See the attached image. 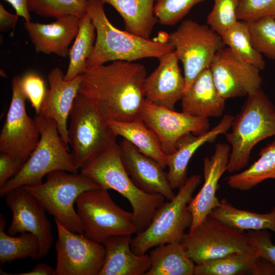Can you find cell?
I'll return each mask as SVG.
<instances>
[{
	"mask_svg": "<svg viewBox=\"0 0 275 275\" xmlns=\"http://www.w3.org/2000/svg\"><path fill=\"white\" fill-rule=\"evenodd\" d=\"M58 238L56 242V275H98L105 257L102 243L84 233L72 232L55 221Z\"/></svg>",
	"mask_w": 275,
	"mask_h": 275,
	"instance_id": "7c38bea8",
	"label": "cell"
},
{
	"mask_svg": "<svg viewBox=\"0 0 275 275\" xmlns=\"http://www.w3.org/2000/svg\"><path fill=\"white\" fill-rule=\"evenodd\" d=\"M275 274V267L255 252H238L195 265V275Z\"/></svg>",
	"mask_w": 275,
	"mask_h": 275,
	"instance_id": "d4e9b609",
	"label": "cell"
},
{
	"mask_svg": "<svg viewBox=\"0 0 275 275\" xmlns=\"http://www.w3.org/2000/svg\"><path fill=\"white\" fill-rule=\"evenodd\" d=\"M181 243L196 265L238 252H255L248 233L208 216Z\"/></svg>",
	"mask_w": 275,
	"mask_h": 275,
	"instance_id": "8fae6325",
	"label": "cell"
},
{
	"mask_svg": "<svg viewBox=\"0 0 275 275\" xmlns=\"http://www.w3.org/2000/svg\"><path fill=\"white\" fill-rule=\"evenodd\" d=\"M209 69L218 93L225 100L261 89L260 70L240 60L227 46L217 52Z\"/></svg>",
	"mask_w": 275,
	"mask_h": 275,
	"instance_id": "2e32d148",
	"label": "cell"
},
{
	"mask_svg": "<svg viewBox=\"0 0 275 275\" xmlns=\"http://www.w3.org/2000/svg\"><path fill=\"white\" fill-rule=\"evenodd\" d=\"M209 216L242 231L270 230L275 234V207L269 212L258 213L238 209L223 199Z\"/></svg>",
	"mask_w": 275,
	"mask_h": 275,
	"instance_id": "f1b7e54d",
	"label": "cell"
},
{
	"mask_svg": "<svg viewBox=\"0 0 275 275\" xmlns=\"http://www.w3.org/2000/svg\"><path fill=\"white\" fill-rule=\"evenodd\" d=\"M80 18L66 15L49 24L25 21L24 28L37 52L64 58L69 54L68 47L77 34Z\"/></svg>",
	"mask_w": 275,
	"mask_h": 275,
	"instance_id": "44dd1931",
	"label": "cell"
},
{
	"mask_svg": "<svg viewBox=\"0 0 275 275\" xmlns=\"http://www.w3.org/2000/svg\"><path fill=\"white\" fill-rule=\"evenodd\" d=\"M17 275H56L55 268L43 263L37 264L31 270L17 273Z\"/></svg>",
	"mask_w": 275,
	"mask_h": 275,
	"instance_id": "ee69618b",
	"label": "cell"
},
{
	"mask_svg": "<svg viewBox=\"0 0 275 275\" xmlns=\"http://www.w3.org/2000/svg\"><path fill=\"white\" fill-rule=\"evenodd\" d=\"M107 123L117 136L130 142L140 152L154 159L164 169L167 167V155L157 136L140 118L131 121Z\"/></svg>",
	"mask_w": 275,
	"mask_h": 275,
	"instance_id": "83f0119b",
	"label": "cell"
},
{
	"mask_svg": "<svg viewBox=\"0 0 275 275\" xmlns=\"http://www.w3.org/2000/svg\"><path fill=\"white\" fill-rule=\"evenodd\" d=\"M21 83L26 98L31 102L36 115H39L48 91L44 80L36 73L28 72L21 77Z\"/></svg>",
	"mask_w": 275,
	"mask_h": 275,
	"instance_id": "f35d334b",
	"label": "cell"
},
{
	"mask_svg": "<svg viewBox=\"0 0 275 275\" xmlns=\"http://www.w3.org/2000/svg\"><path fill=\"white\" fill-rule=\"evenodd\" d=\"M220 35L226 46L240 60L260 70L265 68V62L262 55L252 44L248 22L238 20Z\"/></svg>",
	"mask_w": 275,
	"mask_h": 275,
	"instance_id": "d6a6232c",
	"label": "cell"
},
{
	"mask_svg": "<svg viewBox=\"0 0 275 275\" xmlns=\"http://www.w3.org/2000/svg\"><path fill=\"white\" fill-rule=\"evenodd\" d=\"M79 170L101 188L113 189L127 200L132 208L136 234L148 226L166 199L161 195L145 192L133 182L124 168L117 143Z\"/></svg>",
	"mask_w": 275,
	"mask_h": 275,
	"instance_id": "3957f363",
	"label": "cell"
},
{
	"mask_svg": "<svg viewBox=\"0 0 275 275\" xmlns=\"http://www.w3.org/2000/svg\"><path fill=\"white\" fill-rule=\"evenodd\" d=\"M130 235L110 237L102 244L105 257L98 275H145L151 267L149 255L135 254Z\"/></svg>",
	"mask_w": 275,
	"mask_h": 275,
	"instance_id": "603a6c76",
	"label": "cell"
},
{
	"mask_svg": "<svg viewBox=\"0 0 275 275\" xmlns=\"http://www.w3.org/2000/svg\"><path fill=\"white\" fill-rule=\"evenodd\" d=\"M266 17L275 18V0H240L238 20L250 22Z\"/></svg>",
	"mask_w": 275,
	"mask_h": 275,
	"instance_id": "74e56055",
	"label": "cell"
},
{
	"mask_svg": "<svg viewBox=\"0 0 275 275\" xmlns=\"http://www.w3.org/2000/svg\"><path fill=\"white\" fill-rule=\"evenodd\" d=\"M113 7L122 17L126 31L149 39L158 22L154 14L156 0H99Z\"/></svg>",
	"mask_w": 275,
	"mask_h": 275,
	"instance_id": "484cf974",
	"label": "cell"
},
{
	"mask_svg": "<svg viewBox=\"0 0 275 275\" xmlns=\"http://www.w3.org/2000/svg\"><path fill=\"white\" fill-rule=\"evenodd\" d=\"M248 24L254 48L262 55L275 60V18L263 17Z\"/></svg>",
	"mask_w": 275,
	"mask_h": 275,
	"instance_id": "e575fe53",
	"label": "cell"
},
{
	"mask_svg": "<svg viewBox=\"0 0 275 275\" xmlns=\"http://www.w3.org/2000/svg\"><path fill=\"white\" fill-rule=\"evenodd\" d=\"M54 221L68 230L84 233L83 226L74 204L84 191L101 188L90 178L81 174L55 171L47 175L40 184L24 186Z\"/></svg>",
	"mask_w": 275,
	"mask_h": 275,
	"instance_id": "52a82bcc",
	"label": "cell"
},
{
	"mask_svg": "<svg viewBox=\"0 0 275 275\" xmlns=\"http://www.w3.org/2000/svg\"><path fill=\"white\" fill-rule=\"evenodd\" d=\"M6 204L12 213L8 234L15 236L23 232L34 234L40 243V258L48 253L53 242L51 223L46 210L24 187L20 186L4 196Z\"/></svg>",
	"mask_w": 275,
	"mask_h": 275,
	"instance_id": "9a60e30c",
	"label": "cell"
},
{
	"mask_svg": "<svg viewBox=\"0 0 275 275\" xmlns=\"http://www.w3.org/2000/svg\"><path fill=\"white\" fill-rule=\"evenodd\" d=\"M156 68L147 76L144 82L145 99L155 105L175 109L185 91V79L174 50L158 59Z\"/></svg>",
	"mask_w": 275,
	"mask_h": 275,
	"instance_id": "d6986e66",
	"label": "cell"
},
{
	"mask_svg": "<svg viewBox=\"0 0 275 275\" xmlns=\"http://www.w3.org/2000/svg\"><path fill=\"white\" fill-rule=\"evenodd\" d=\"M201 182V176L191 175L172 200L157 208L148 226L131 240V248L135 254L142 255L156 246L181 241L193 221L187 206Z\"/></svg>",
	"mask_w": 275,
	"mask_h": 275,
	"instance_id": "8992f818",
	"label": "cell"
},
{
	"mask_svg": "<svg viewBox=\"0 0 275 275\" xmlns=\"http://www.w3.org/2000/svg\"><path fill=\"white\" fill-rule=\"evenodd\" d=\"M149 256L151 267L145 275H193L195 263L179 241L154 247Z\"/></svg>",
	"mask_w": 275,
	"mask_h": 275,
	"instance_id": "4316f807",
	"label": "cell"
},
{
	"mask_svg": "<svg viewBox=\"0 0 275 275\" xmlns=\"http://www.w3.org/2000/svg\"><path fill=\"white\" fill-rule=\"evenodd\" d=\"M119 145L124 168L139 188L148 194L161 195L169 201L174 197L168 173L159 163L140 152L125 139Z\"/></svg>",
	"mask_w": 275,
	"mask_h": 275,
	"instance_id": "ac0fdd59",
	"label": "cell"
},
{
	"mask_svg": "<svg viewBox=\"0 0 275 275\" xmlns=\"http://www.w3.org/2000/svg\"><path fill=\"white\" fill-rule=\"evenodd\" d=\"M181 100L182 112L209 118L222 116L226 100L218 93L209 68L196 77Z\"/></svg>",
	"mask_w": 275,
	"mask_h": 275,
	"instance_id": "cb8c5ba5",
	"label": "cell"
},
{
	"mask_svg": "<svg viewBox=\"0 0 275 275\" xmlns=\"http://www.w3.org/2000/svg\"><path fill=\"white\" fill-rule=\"evenodd\" d=\"M25 162L9 153H0V187L18 174Z\"/></svg>",
	"mask_w": 275,
	"mask_h": 275,
	"instance_id": "60d3db41",
	"label": "cell"
},
{
	"mask_svg": "<svg viewBox=\"0 0 275 275\" xmlns=\"http://www.w3.org/2000/svg\"><path fill=\"white\" fill-rule=\"evenodd\" d=\"M167 39L183 65L184 92L200 73L210 67L217 52L226 46L221 36L208 25L189 19L182 21L168 35Z\"/></svg>",
	"mask_w": 275,
	"mask_h": 275,
	"instance_id": "30bf717a",
	"label": "cell"
},
{
	"mask_svg": "<svg viewBox=\"0 0 275 275\" xmlns=\"http://www.w3.org/2000/svg\"><path fill=\"white\" fill-rule=\"evenodd\" d=\"M69 117V144L79 169L117 144L118 136L101 117L93 102L79 93Z\"/></svg>",
	"mask_w": 275,
	"mask_h": 275,
	"instance_id": "ba28073f",
	"label": "cell"
},
{
	"mask_svg": "<svg viewBox=\"0 0 275 275\" xmlns=\"http://www.w3.org/2000/svg\"><path fill=\"white\" fill-rule=\"evenodd\" d=\"M255 253L269 261L275 267V244L268 230H249L248 232Z\"/></svg>",
	"mask_w": 275,
	"mask_h": 275,
	"instance_id": "ab89813d",
	"label": "cell"
},
{
	"mask_svg": "<svg viewBox=\"0 0 275 275\" xmlns=\"http://www.w3.org/2000/svg\"><path fill=\"white\" fill-rule=\"evenodd\" d=\"M230 151L229 144L217 143L211 156L204 158V183L187 206L193 216L188 232H193L219 205L220 201L216 193L218 182L227 171Z\"/></svg>",
	"mask_w": 275,
	"mask_h": 275,
	"instance_id": "e0dca14e",
	"label": "cell"
},
{
	"mask_svg": "<svg viewBox=\"0 0 275 275\" xmlns=\"http://www.w3.org/2000/svg\"><path fill=\"white\" fill-rule=\"evenodd\" d=\"M34 120L40 134L39 141L18 174L0 187L1 197L18 187L40 184L45 176L55 171L78 173L79 169L58 131L56 121L40 115Z\"/></svg>",
	"mask_w": 275,
	"mask_h": 275,
	"instance_id": "5b68a950",
	"label": "cell"
},
{
	"mask_svg": "<svg viewBox=\"0 0 275 275\" xmlns=\"http://www.w3.org/2000/svg\"><path fill=\"white\" fill-rule=\"evenodd\" d=\"M259 155L248 168L227 178L230 187L249 190L265 180H275V139L262 148Z\"/></svg>",
	"mask_w": 275,
	"mask_h": 275,
	"instance_id": "f546056e",
	"label": "cell"
},
{
	"mask_svg": "<svg viewBox=\"0 0 275 275\" xmlns=\"http://www.w3.org/2000/svg\"><path fill=\"white\" fill-rule=\"evenodd\" d=\"M87 0H28L30 11L56 18L66 15L82 17L87 14Z\"/></svg>",
	"mask_w": 275,
	"mask_h": 275,
	"instance_id": "836d02e7",
	"label": "cell"
},
{
	"mask_svg": "<svg viewBox=\"0 0 275 275\" xmlns=\"http://www.w3.org/2000/svg\"><path fill=\"white\" fill-rule=\"evenodd\" d=\"M13 7L16 13L26 22L31 21V17L28 6V0H5Z\"/></svg>",
	"mask_w": 275,
	"mask_h": 275,
	"instance_id": "7bdbcfd3",
	"label": "cell"
},
{
	"mask_svg": "<svg viewBox=\"0 0 275 275\" xmlns=\"http://www.w3.org/2000/svg\"><path fill=\"white\" fill-rule=\"evenodd\" d=\"M6 222L0 215V264L14 260L30 257L40 259V243L37 238L30 232H23L18 236H12L5 231Z\"/></svg>",
	"mask_w": 275,
	"mask_h": 275,
	"instance_id": "1f68e13d",
	"label": "cell"
},
{
	"mask_svg": "<svg viewBox=\"0 0 275 275\" xmlns=\"http://www.w3.org/2000/svg\"><path fill=\"white\" fill-rule=\"evenodd\" d=\"M21 80V76H15L12 81L11 101L0 133V152L26 161L37 146L40 134L35 120L26 113V97Z\"/></svg>",
	"mask_w": 275,
	"mask_h": 275,
	"instance_id": "4fadbf2b",
	"label": "cell"
},
{
	"mask_svg": "<svg viewBox=\"0 0 275 275\" xmlns=\"http://www.w3.org/2000/svg\"><path fill=\"white\" fill-rule=\"evenodd\" d=\"M240 0H213V8L207 17V25L219 35L238 21L237 10Z\"/></svg>",
	"mask_w": 275,
	"mask_h": 275,
	"instance_id": "8d00e7d4",
	"label": "cell"
},
{
	"mask_svg": "<svg viewBox=\"0 0 275 275\" xmlns=\"http://www.w3.org/2000/svg\"><path fill=\"white\" fill-rule=\"evenodd\" d=\"M140 118L155 133L166 155L175 151L176 143L183 135L188 133L199 135L210 129L208 118L178 112L146 99Z\"/></svg>",
	"mask_w": 275,
	"mask_h": 275,
	"instance_id": "5bb4252c",
	"label": "cell"
},
{
	"mask_svg": "<svg viewBox=\"0 0 275 275\" xmlns=\"http://www.w3.org/2000/svg\"><path fill=\"white\" fill-rule=\"evenodd\" d=\"M234 118L232 115H225L216 125L206 132L199 135L188 133L178 140L175 151L167 155L168 177L173 189L179 188L185 182L188 164L195 152L204 144L213 142L220 134H225Z\"/></svg>",
	"mask_w": 275,
	"mask_h": 275,
	"instance_id": "7402d4cb",
	"label": "cell"
},
{
	"mask_svg": "<svg viewBox=\"0 0 275 275\" xmlns=\"http://www.w3.org/2000/svg\"><path fill=\"white\" fill-rule=\"evenodd\" d=\"M75 203L84 233L93 240L102 243L113 236L137 233L132 212L119 206L107 189L85 191Z\"/></svg>",
	"mask_w": 275,
	"mask_h": 275,
	"instance_id": "9c48e42d",
	"label": "cell"
},
{
	"mask_svg": "<svg viewBox=\"0 0 275 275\" xmlns=\"http://www.w3.org/2000/svg\"><path fill=\"white\" fill-rule=\"evenodd\" d=\"M95 32V26L87 13L80 18L77 34L69 51V63L64 75L66 80H72L87 69V61L94 46Z\"/></svg>",
	"mask_w": 275,
	"mask_h": 275,
	"instance_id": "4dcf8cb0",
	"label": "cell"
},
{
	"mask_svg": "<svg viewBox=\"0 0 275 275\" xmlns=\"http://www.w3.org/2000/svg\"><path fill=\"white\" fill-rule=\"evenodd\" d=\"M81 75L79 93L90 99L106 122L140 118L145 100V67L133 62L115 61L87 68Z\"/></svg>",
	"mask_w": 275,
	"mask_h": 275,
	"instance_id": "6da1fadb",
	"label": "cell"
},
{
	"mask_svg": "<svg viewBox=\"0 0 275 275\" xmlns=\"http://www.w3.org/2000/svg\"><path fill=\"white\" fill-rule=\"evenodd\" d=\"M19 15L11 13L7 11L2 4H0V31H8L13 29L14 32Z\"/></svg>",
	"mask_w": 275,
	"mask_h": 275,
	"instance_id": "b9f144b4",
	"label": "cell"
},
{
	"mask_svg": "<svg viewBox=\"0 0 275 275\" xmlns=\"http://www.w3.org/2000/svg\"><path fill=\"white\" fill-rule=\"evenodd\" d=\"M87 2V13L96 30L94 46L87 61V68L110 61L133 62L149 58L158 60L174 50L167 38L163 41L151 40L116 28L107 18L103 4L99 0Z\"/></svg>",
	"mask_w": 275,
	"mask_h": 275,
	"instance_id": "7a4b0ae2",
	"label": "cell"
},
{
	"mask_svg": "<svg viewBox=\"0 0 275 275\" xmlns=\"http://www.w3.org/2000/svg\"><path fill=\"white\" fill-rule=\"evenodd\" d=\"M61 69L52 68L48 75L49 89L42 103L39 115L52 119L58 131L69 149L68 118L75 98L78 94L81 80L79 75L71 80H66Z\"/></svg>",
	"mask_w": 275,
	"mask_h": 275,
	"instance_id": "ffe728a7",
	"label": "cell"
},
{
	"mask_svg": "<svg viewBox=\"0 0 275 275\" xmlns=\"http://www.w3.org/2000/svg\"><path fill=\"white\" fill-rule=\"evenodd\" d=\"M248 96L232 121L231 131L225 133L231 147L227 171L229 173L245 168L255 145L275 135V106L261 89Z\"/></svg>",
	"mask_w": 275,
	"mask_h": 275,
	"instance_id": "277c9868",
	"label": "cell"
},
{
	"mask_svg": "<svg viewBox=\"0 0 275 275\" xmlns=\"http://www.w3.org/2000/svg\"><path fill=\"white\" fill-rule=\"evenodd\" d=\"M207 0H156L154 14L158 22L173 26L181 20L195 5Z\"/></svg>",
	"mask_w": 275,
	"mask_h": 275,
	"instance_id": "d590c367",
	"label": "cell"
}]
</instances>
